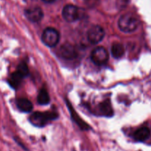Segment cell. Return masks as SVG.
Segmentation results:
<instances>
[{
  "mask_svg": "<svg viewBox=\"0 0 151 151\" xmlns=\"http://www.w3.org/2000/svg\"><path fill=\"white\" fill-rule=\"evenodd\" d=\"M139 22L131 13H126L120 16L118 21V27L122 32L125 33L133 32L138 28Z\"/></svg>",
  "mask_w": 151,
  "mask_h": 151,
  "instance_id": "cell-1",
  "label": "cell"
},
{
  "mask_svg": "<svg viewBox=\"0 0 151 151\" xmlns=\"http://www.w3.org/2000/svg\"><path fill=\"white\" fill-rule=\"evenodd\" d=\"M58 118V114L55 112H35L29 117V122L36 127H44L50 121Z\"/></svg>",
  "mask_w": 151,
  "mask_h": 151,
  "instance_id": "cell-2",
  "label": "cell"
},
{
  "mask_svg": "<svg viewBox=\"0 0 151 151\" xmlns=\"http://www.w3.org/2000/svg\"><path fill=\"white\" fill-rule=\"evenodd\" d=\"M41 40L47 47H54L58 44L60 40V34L58 31L55 28L47 27L43 32Z\"/></svg>",
  "mask_w": 151,
  "mask_h": 151,
  "instance_id": "cell-3",
  "label": "cell"
},
{
  "mask_svg": "<svg viewBox=\"0 0 151 151\" xmlns=\"http://www.w3.org/2000/svg\"><path fill=\"white\" fill-rule=\"evenodd\" d=\"M62 16L66 22H76L81 18V10L73 4H66L62 10Z\"/></svg>",
  "mask_w": 151,
  "mask_h": 151,
  "instance_id": "cell-4",
  "label": "cell"
},
{
  "mask_svg": "<svg viewBox=\"0 0 151 151\" xmlns=\"http://www.w3.org/2000/svg\"><path fill=\"white\" fill-rule=\"evenodd\" d=\"M91 59L96 65L101 66L108 62L109 59V54L107 50L103 47H96L91 54Z\"/></svg>",
  "mask_w": 151,
  "mask_h": 151,
  "instance_id": "cell-5",
  "label": "cell"
},
{
  "mask_svg": "<svg viewBox=\"0 0 151 151\" xmlns=\"http://www.w3.org/2000/svg\"><path fill=\"white\" fill-rule=\"evenodd\" d=\"M104 37L105 31L100 25H94L87 32V38L88 41L93 44L100 43Z\"/></svg>",
  "mask_w": 151,
  "mask_h": 151,
  "instance_id": "cell-6",
  "label": "cell"
},
{
  "mask_svg": "<svg viewBox=\"0 0 151 151\" xmlns=\"http://www.w3.org/2000/svg\"><path fill=\"white\" fill-rule=\"evenodd\" d=\"M59 55L62 58L67 60H74L78 56V52H77L76 48L74 47L72 44L66 43L63 44L59 49Z\"/></svg>",
  "mask_w": 151,
  "mask_h": 151,
  "instance_id": "cell-7",
  "label": "cell"
},
{
  "mask_svg": "<svg viewBox=\"0 0 151 151\" xmlns=\"http://www.w3.org/2000/svg\"><path fill=\"white\" fill-rule=\"evenodd\" d=\"M24 14L27 19H29L30 22H35V23L40 22L44 17L43 10L39 7H36V6L26 9L24 11Z\"/></svg>",
  "mask_w": 151,
  "mask_h": 151,
  "instance_id": "cell-8",
  "label": "cell"
},
{
  "mask_svg": "<svg viewBox=\"0 0 151 151\" xmlns=\"http://www.w3.org/2000/svg\"><path fill=\"white\" fill-rule=\"evenodd\" d=\"M67 104H68L67 105L68 108H69V111H70L71 116H72V119L75 121V123H76L77 125H78V126L81 128V129H82V130H88L90 128L89 125H88L87 123H86V122H84V121L83 120L81 117H80L79 115H78V114L75 111V110H74L73 108L72 107V106H71L70 103H69V102H67Z\"/></svg>",
  "mask_w": 151,
  "mask_h": 151,
  "instance_id": "cell-9",
  "label": "cell"
},
{
  "mask_svg": "<svg viewBox=\"0 0 151 151\" xmlns=\"http://www.w3.org/2000/svg\"><path fill=\"white\" fill-rule=\"evenodd\" d=\"M150 131L147 127L137 130L134 134V138L137 142H145L150 137Z\"/></svg>",
  "mask_w": 151,
  "mask_h": 151,
  "instance_id": "cell-10",
  "label": "cell"
},
{
  "mask_svg": "<svg viewBox=\"0 0 151 151\" xmlns=\"http://www.w3.org/2000/svg\"><path fill=\"white\" fill-rule=\"evenodd\" d=\"M99 111L100 114L103 116H109V117L113 116V109H112L110 100H106L102 102L99 106Z\"/></svg>",
  "mask_w": 151,
  "mask_h": 151,
  "instance_id": "cell-11",
  "label": "cell"
},
{
  "mask_svg": "<svg viewBox=\"0 0 151 151\" xmlns=\"http://www.w3.org/2000/svg\"><path fill=\"white\" fill-rule=\"evenodd\" d=\"M16 106L21 111L24 112V113L30 112L33 109L32 103L26 98L18 99L16 101Z\"/></svg>",
  "mask_w": 151,
  "mask_h": 151,
  "instance_id": "cell-12",
  "label": "cell"
},
{
  "mask_svg": "<svg viewBox=\"0 0 151 151\" xmlns=\"http://www.w3.org/2000/svg\"><path fill=\"white\" fill-rule=\"evenodd\" d=\"M23 77L17 72L16 71L15 72L11 74V75L10 76L8 79V83L12 88H17L18 87L20 86L21 83H22V79H23Z\"/></svg>",
  "mask_w": 151,
  "mask_h": 151,
  "instance_id": "cell-13",
  "label": "cell"
},
{
  "mask_svg": "<svg viewBox=\"0 0 151 151\" xmlns=\"http://www.w3.org/2000/svg\"><path fill=\"white\" fill-rule=\"evenodd\" d=\"M111 50L112 55L115 58H120L125 54V48L120 43H114Z\"/></svg>",
  "mask_w": 151,
  "mask_h": 151,
  "instance_id": "cell-14",
  "label": "cell"
},
{
  "mask_svg": "<svg viewBox=\"0 0 151 151\" xmlns=\"http://www.w3.org/2000/svg\"><path fill=\"white\" fill-rule=\"evenodd\" d=\"M37 100H38V104L40 105H47L50 103V95L45 88H42L40 90L38 94V97H37Z\"/></svg>",
  "mask_w": 151,
  "mask_h": 151,
  "instance_id": "cell-15",
  "label": "cell"
},
{
  "mask_svg": "<svg viewBox=\"0 0 151 151\" xmlns=\"http://www.w3.org/2000/svg\"><path fill=\"white\" fill-rule=\"evenodd\" d=\"M17 71L23 78L29 75V68H28L27 65L24 62H22L19 63L17 66Z\"/></svg>",
  "mask_w": 151,
  "mask_h": 151,
  "instance_id": "cell-16",
  "label": "cell"
},
{
  "mask_svg": "<svg viewBox=\"0 0 151 151\" xmlns=\"http://www.w3.org/2000/svg\"><path fill=\"white\" fill-rule=\"evenodd\" d=\"M43 1H45V2H49V3H50V2H52V1H54L55 0H43Z\"/></svg>",
  "mask_w": 151,
  "mask_h": 151,
  "instance_id": "cell-17",
  "label": "cell"
}]
</instances>
